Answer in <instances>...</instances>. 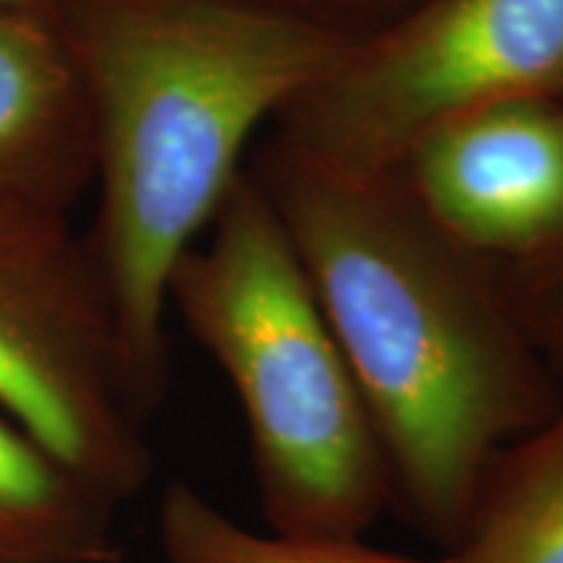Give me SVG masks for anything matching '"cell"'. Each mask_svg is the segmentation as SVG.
I'll return each mask as SVG.
<instances>
[{"label": "cell", "instance_id": "obj_13", "mask_svg": "<svg viewBox=\"0 0 563 563\" xmlns=\"http://www.w3.org/2000/svg\"><path fill=\"white\" fill-rule=\"evenodd\" d=\"M66 0H0L3 9H19V11H34V13H60Z\"/></svg>", "mask_w": 563, "mask_h": 563}, {"label": "cell", "instance_id": "obj_10", "mask_svg": "<svg viewBox=\"0 0 563 563\" xmlns=\"http://www.w3.org/2000/svg\"><path fill=\"white\" fill-rule=\"evenodd\" d=\"M162 563H452L378 551L363 538H302L245 530L194 485L175 481L159 498Z\"/></svg>", "mask_w": 563, "mask_h": 563}, {"label": "cell", "instance_id": "obj_2", "mask_svg": "<svg viewBox=\"0 0 563 563\" xmlns=\"http://www.w3.org/2000/svg\"><path fill=\"white\" fill-rule=\"evenodd\" d=\"M95 133L97 220L87 238L150 418L167 389L175 266L277 121L357 30L279 0H66Z\"/></svg>", "mask_w": 563, "mask_h": 563}, {"label": "cell", "instance_id": "obj_8", "mask_svg": "<svg viewBox=\"0 0 563 563\" xmlns=\"http://www.w3.org/2000/svg\"><path fill=\"white\" fill-rule=\"evenodd\" d=\"M115 511L0 415V563H121Z\"/></svg>", "mask_w": 563, "mask_h": 563}, {"label": "cell", "instance_id": "obj_6", "mask_svg": "<svg viewBox=\"0 0 563 563\" xmlns=\"http://www.w3.org/2000/svg\"><path fill=\"white\" fill-rule=\"evenodd\" d=\"M422 214L509 269L563 238V102H506L433 133L397 167Z\"/></svg>", "mask_w": 563, "mask_h": 563}, {"label": "cell", "instance_id": "obj_12", "mask_svg": "<svg viewBox=\"0 0 563 563\" xmlns=\"http://www.w3.org/2000/svg\"><path fill=\"white\" fill-rule=\"evenodd\" d=\"M279 3L350 26V30L368 32L410 11L420 0H279Z\"/></svg>", "mask_w": 563, "mask_h": 563}, {"label": "cell", "instance_id": "obj_5", "mask_svg": "<svg viewBox=\"0 0 563 563\" xmlns=\"http://www.w3.org/2000/svg\"><path fill=\"white\" fill-rule=\"evenodd\" d=\"M0 415L121 506L150 483L146 415L87 238L0 203Z\"/></svg>", "mask_w": 563, "mask_h": 563}, {"label": "cell", "instance_id": "obj_1", "mask_svg": "<svg viewBox=\"0 0 563 563\" xmlns=\"http://www.w3.org/2000/svg\"><path fill=\"white\" fill-rule=\"evenodd\" d=\"M269 196L361 391L391 506L452 551L485 473L563 405L561 371L514 313L501 266L446 238L397 175H357L269 139Z\"/></svg>", "mask_w": 563, "mask_h": 563}, {"label": "cell", "instance_id": "obj_7", "mask_svg": "<svg viewBox=\"0 0 563 563\" xmlns=\"http://www.w3.org/2000/svg\"><path fill=\"white\" fill-rule=\"evenodd\" d=\"M89 183V97L60 13L0 5V203L68 214Z\"/></svg>", "mask_w": 563, "mask_h": 563}, {"label": "cell", "instance_id": "obj_9", "mask_svg": "<svg viewBox=\"0 0 563 563\" xmlns=\"http://www.w3.org/2000/svg\"><path fill=\"white\" fill-rule=\"evenodd\" d=\"M452 563H563V405L493 460Z\"/></svg>", "mask_w": 563, "mask_h": 563}, {"label": "cell", "instance_id": "obj_3", "mask_svg": "<svg viewBox=\"0 0 563 563\" xmlns=\"http://www.w3.org/2000/svg\"><path fill=\"white\" fill-rule=\"evenodd\" d=\"M203 243L180 258L167 300L220 365L249 428L272 532L363 538L391 481L327 316L249 165Z\"/></svg>", "mask_w": 563, "mask_h": 563}, {"label": "cell", "instance_id": "obj_4", "mask_svg": "<svg viewBox=\"0 0 563 563\" xmlns=\"http://www.w3.org/2000/svg\"><path fill=\"white\" fill-rule=\"evenodd\" d=\"M506 102H563V0H420L357 34L274 139L334 170L389 175L428 133Z\"/></svg>", "mask_w": 563, "mask_h": 563}, {"label": "cell", "instance_id": "obj_11", "mask_svg": "<svg viewBox=\"0 0 563 563\" xmlns=\"http://www.w3.org/2000/svg\"><path fill=\"white\" fill-rule=\"evenodd\" d=\"M504 282L534 347L563 371V238L530 262L504 269Z\"/></svg>", "mask_w": 563, "mask_h": 563}]
</instances>
